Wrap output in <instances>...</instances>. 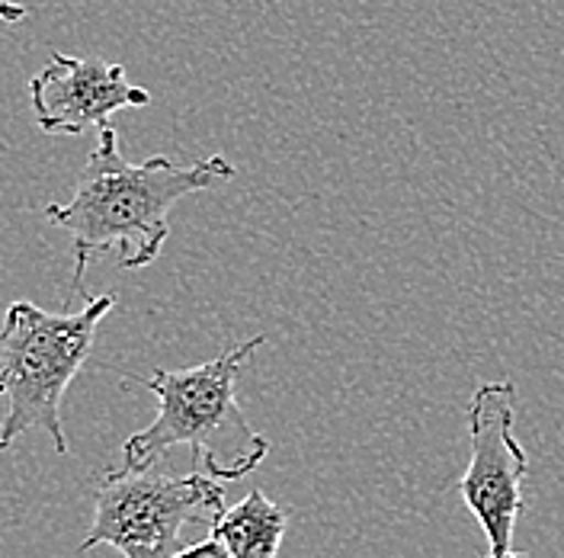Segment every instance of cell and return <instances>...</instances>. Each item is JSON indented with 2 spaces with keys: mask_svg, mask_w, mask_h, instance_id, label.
<instances>
[{
  "mask_svg": "<svg viewBox=\"0 0 564 558\" xmlns=\"http://www.w3.org/2000/svg\"><path fill=\"white\" fill-rule=\"evenodd\" d=\"M263 337H247L225 347L215 360L193 369H154L151 376H129L158 398V418L122 443L126 469H151L174 447L193 450V469L218 482H235L253 472L270 440L257 433L238 405V373L260 350Z\"/></svg>",
  "mask_w": 564,
  "mask_h": 558,
  "instance_id": "7a4b0ae2",
  "label": "cell"
},
{
  "mask_svg": "<svg viewBox=\"0 0 564 558\" xmlns=\"http://www.w3.org/2000/svg\"><path fill=\"white\" fill-rule=\"evenodd\" d=\"M468 465L462 472V501L478 521L488 556L485 558H529L513 549V529L523 514V479L529 455L520 447L517 423V385L481 383L468 401Z\"/></svg>",
  "mask_w": 564,
  "mask_h": 558,
  "instance_id": "5b68a950",
  "label": "cell"
},
{
  "mask_svg": "<svg viewBox=\"0 0 564 558\" xmlns=\"http://www.w3.org/2000/svg\"><path fill=\"white\" fill-rule=\"evenodd\" d=\"M225 514V489L218 479L193 469L171 479L151 469H109L94 491V524L80 549L112 546L126 558H174L180 533L193 521Z\"/></svg>",
  "mask_w": 564,
  "mask_h": 558,
  "instance_id": "277c9868",
  "label": "cell"
},
{
  "mask_svg": "<svg viewBox=\"0 0 564 558\" xmlns=\"http://www.w3.org/2000/svg\"><path fill=\"white\" fill-rule=\"evenodd\" d=\"M30 17V7L26 3H17V0H0V23L7 26H17Z\"/></svg>",
  "mask_w": 564,
  "mask_h": 558,
  "instance_id": "9c48e42d",
  "label": "cell"
},
{
  "mask_svg": "<svg viewBox=\"0 0 564 558\" xmlns=\"http://www.w3.org/2000/svg\"><path fill=\"white\" fill-rule=\"evenodd\" d=\"M112 309L116 296L87 299L80 312L70 314L45 312L33 302H13L7 309L0 324V395L7 398L0 450H10L30 430H42L52 437L55 453H68L62 398Z\"/></svg>",
  "mask_w": 564,
  "mask_h": 558,
  "instance_id": "3957f363",
  "label": "cell"
},
{
  "mask_svg": "<svg viewBox=\"0 0 564 558\" xmlns=\"http://www.w3.org/2000/svg\"><path fill=\"white\" fill-rule=\"evenodd\" d=\"M238 176L225 154L199 158L193 164H174L158 154L141 164L126 161L119 136L104 126L97 148L74 183L68 203H48L45 218L62 228L74 247L70 289L80 292L84 273L94 257L116 247L122 270H141L161 257L171 238V210L193 193L215 190Z\"/></svg>",
  "mask_w": 564,
  "mask_h": 558,
  "instance_id": "6da1fadb",
  "label": "cell"
},
{
  "mask_svg": "<svg viewBox=\"0 0 564 558\" xmlns=\"http://www.w3.org/2000/svg\"><path fill=\"white\" fill-rule=\"evenodd\" d=\"M285 529L289 514L263 491H250L212 521V536L225 543L231 558H276Z\"/></svg>",
  "mask_w": 564,
  "mask_h": 558,
  "instance_id": "52a82bcc",
  "label": "cell"
},
{
  "mask_svg": "<svg viewBox=\"0 0 564 558\" xmlns=\"http://www.w3.org/2000/svg\"><path fill=\"white\" fill-rule=\"evenodd\" d=\"M174 558H231V556H228V549H225V543H221V539L209 536V539H203V543H196V546H189V549L183 546Z\"/></svg>",
  "mask_w": 564,
  "mask_h": 558,
  "instance_id": "ba28073f",
  "label": "cell"
},
{
  "mask_svg": "<svg viewBox=\"0 0 564 558\" xmlns=\"http://www.w3.org/2000/svg\"><path fill=\"white\" fill-rule=\"evenodd\" d=\"M151 94L132 84L122 65L104 58H74L52 52L48 65L30 81V106L45 136H80L104 129L119 109L148 106Z\"/></svg>",
  "mask_w": 564,
  "mask_h": 558,
  "instance_id": "8992f818",
  "label": "cell"
}]
</instances>
